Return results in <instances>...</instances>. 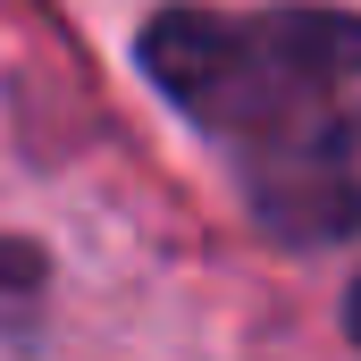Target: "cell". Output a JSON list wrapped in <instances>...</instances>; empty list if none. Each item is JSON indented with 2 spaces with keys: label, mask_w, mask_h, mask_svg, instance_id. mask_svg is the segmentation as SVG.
<instances>
[{
  "label": "cell",
  "mask_w": 361,
  "mask_h": 361,
  "mask_svg": "<svg viewBox=\"0 0 361 361\" xmlns=\"http://www.w3.org/2000/svg\"><path fill=\"white\" fill-rule=\"evenodd\" d=\"M143 76L185 118L244 160L302 143L361 92V17L328 0H277V8H160L143 25Z\"/></svg>",
  "instance_id": "cell-1"
},
{
  "label": "cell",
  "mask_w": 361,
  "mask_h": 361,
  "mask_svg": "<svg viewBox=\"0 0 361 361\" xmlns=\"http://www.w3.org/2000/svg\"><path fill=\"white\" fill-rule=\"evenodd\" d=\"M244 202L277 244H336L361 227V92L302 143L244 160Z\"/></svg>",
  "instance_id": "cell-2"
},
{
  "label": "cell",
  "mask_w": 361,
  "mask_h": 361,
  "mask_svg": "<svg viewBox=\"0 0 361 361\" xmlns=\"http://www.w3.org/2000/svg\"><path fill=\"white\" fill-rule=\"evenodd\" d=\"M345 336L361 345V277H353V294H345Z\"/></svg>",
  "instance_id": "cell-3"
}]
</instances>
